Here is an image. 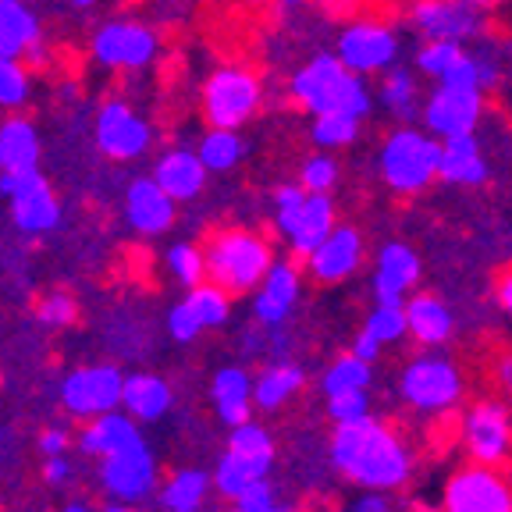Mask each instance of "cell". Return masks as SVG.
<instances>
[{"mask_svg":"<svg viewBox=\"0 0 512 512\" xmlns=\"http://www.w3.org/2000/svg\"><path fill=\"white\" fill-rule=\"evenodd\" d=\"M335 466L367 491H392L409 480V452L384 424L363 416L352 424H338L331 438Z\"/></svg>","mask_w":512,"mask_h":512,"instance_id":"6da1fadb","label":"cell"},{"mask_svg":"<svg viewBox=\"0 0 512 512\" xmlns=\"http://www.w3.org/2000/svg\"><path fill=\"white\" fill-rule=\"evenodd\" d=\"M292 96L296 104L317 118V114H356V118H367L374 100H370V89L363 82L360 72H352L349 64L338 54H320L310 64H303L296 75H292Z\"/></svg>","mask_w":512,"mask_h":512,"instance_id":"7a4b0ae2","label":"cell"},{"mask_svg":"<svg viewBox=\"0 0 512 512\" xmlns=\"http://www.w3.org/2000/svg\"><path fill=\"white\" fill-rule=\"evenodd\" d=\"M203 253H207V278L214 285H221L224 292H232V296L253 292L274 264L271 246H267L264 235L242 232V228L217 232Z\"/></svg>","mask_w":512,"mask_h":512,"instance_id":"3957f363","label":"cell"},{"mask_svg":"<svg viewBox=\"0 0 512 512\" xmlns=\"http://www.w3.org/2000/svg\"><path fill=\"white\" fill-rule=\"evenodd\" d=\"M441 143L431 132L399 128L381 146V178L395 192H420L431 178H438Z\"/></svg>","mask_w":512,"mask_h":512,"instance_id":"277c9868","label":"cell"},{"mask_svg":"<svg viewBox=\"0 0 512 512\" xmlns=\"http://www.w3.org/2000/svg\"><path fill=\"white\" fill-rule=\"evenodd\" d=\"M260 79L249 68H217L207 82H203V114L214 128H239L260 107Z\"/></svg>","mask_w":512,"mask_h":512,"instance_id":"5b68a950","label":"cell"},{"mask_svg":"<svg viewBox=\"0 0 512 512\" xmlns=\"http://www.w3.org/2000/svg\"><path fill=\"white\" fill-rule=\"evenodd\" d=\"M100 480L104 491L114 502H143L157 484V459L146 448V441H132V445L118 448L100 463Z\"/></svg>","mask_w":512,"mask_h":512,"instance_id":"8992f818","label":"cell"},{"mask_svg":"<svg viewBox=\"0 0 512 512\" xmlns=\"http://www.w3.org/2000/svg\"><path fill=\"white\" fill-rule=\"evenodd\" d=\"M459 392H463V381H459V370L448 360L420 356L402 374V395L420 413H438V409L456 406Z\"/></svg>","mask_w":512,"mask_h":512,"instance_id":"52a82bcc","label":"cell"},{"mask_svg":"<svg viewBox=\"0 0 512 512\" xmlns=\"http://www.w3.org/2000/svg\"><path fill=\"white\" fill-rule=\"evenodd\" d=\"M445 512H512V488L495 466H466L448 480Z\"/></svg>","mask_w":512,"mask_h":512,"instance_id":"ba28073f","label":"cell"},{"mask_svg":"<svg viewBox=\"0 0 512 512\" xmlns=\"http://www.w3.org/2000/svg\"><path fill=\"white\" fill-rule=\"evenodd\" d=\"M93 54L107 68H146L157 57V32L139 22H107L96 29Z\"/></svg>","mask_w":512,"mask_h":512,"instance_id":"9c48e42d","label":"cell"},{"mask_svg":"<svg viewBox=\"0 0 512 512\" xmlns=\"http://www.w3.org/2000/svg\"><path fill=\"white\" fill-rule=\"evenodd\" d=\"M121 392H125V377L114 367H82L75 370L61 388V402L72 416H100L121 406Z\"/></svg>","mask_w":512,"mask_h":512,"instance_id":"30bf717a","label":"cell"},{"mask_svg":"<svg viewBox=\"0 0 512 512\" xmlns=\"http://www.w3.org/2000/svg\"><path fill=\"white\" fill-rule=\"evenodd\" d=\"M409 22L427 40L466 43L480 32V11L473 0H416Z\"/></svg>","mask_w":512,"mask_h":512,"instance_id":"8fae6325","label":"cell"},{"mask_svg":"<svg viewBox=\"0 0 512 512\" xmlns=\"http://www.w3.org/2000/svg\"><path fill=\"white\" fill-rule=\"evenodd\" d=\"M463 441L470 448L473 463H505L512 456V416L498 402H484V406L470 409L463 424Z\"/></svg>","mask_w":512,"mask_h":512,"instance_id":"7c38bea8","label":"cell"},{"mask_svg":"<svg viewBox=\"0 0 512 512\" xmlns=\"http://www.w3.org/2000/svg\"><path fill=\"white\" fill-rule=\"evenodd\" d=\"M480 114H484V96H480V89L438 86L431 93V100L424 104V125L431 136L448 139V136L473 132Z\"/></svg>","mask_w":512,"mask_h":512,"instance_id":"4fadbf2b","label":"cell"},{"mask_svg":"<svg viewBox=\"0 0 512 512\" xmlns=\"http://www.w3.org/2000/svg\"><path fill=\"white\" fill-rule=\"evenodd\" d=\"M150 125L139 118L136 111L121 100L100 107V118H96V146L114 160H132L139 153L150 150Z\"/></svg>","mask_w":512,"mask_h":512,"instance_id":"5bb4252c","label":"cell"},{"mask_svg":"<svg viewBox=\"0 0 512 512\" xmlns=\"http://www.w3.org/2000/svg\"><path fill=\"white\" fill-rule=\"evenodd\" d=\"M338 57L360 75L384 72V68L395 64V57H399V40H395V32L381 22L349 25V29L342 32V40H338Z\"/></svg>","mask_w":512,"mask_h":512,"instance_id":"9a60e30c","label":"cell"},{"mask_svg":"<svg viewBox=\"0 0 512 512\" xmlns=\"http://www.w3.org/2000/svg\"><path fill=\"white\" fill-rule=\"evenodd\" d=\"M175 196L157 178H136L128 185L125 214L139 235H164L175 224Z\"/></svg>","mask_w":512,"mask_h":512,"instance_id":"2e32d148","label":"cell"},{"mask_svg":"<svg viewBox=\"0 0 512 512\" xmlns=\"http://www.w3.org/2000/svg\"><path fill=\"white\" fill-rule=\"evenodd\" d=\"M420 278V260L409 246L402 242H388L377 256V271H374V296L377 303H395L402 306V296L416 285Z\"/></svg>","mask_w":512,"mask_h":512,"instance_id":"e0dca14e","label":"cell"},{"mask_svg":"<svg viewBox=\"0 0 512 512\" xmlns=\"http://www.w3.org/2000/svg\"><path fill=\"white\" fill-rule=\"evenodd\" d=\"M296 299H299V271L292 264H285V260L271 264V271L260 281V292L253 299V317L264 328H278L281 320H288Z\"/></svg>","mask_w":512,"mask_h":512,"instance_id":"ac0fdd59","label":"cell"},{"mask_svg":"<svg viewBox=\"0 0 512 512\" xmlns=\"http://www.w3.org/2000/svg\"><path fill=\"white\" fill-rule=\"evenodd\" d=\"M331 232H335V203L328 200V192H306L299 214L292 217V224H288L281 235H288L296 256L310 260V253L328 239Z\"/></svg>","mask_w":512,"mask_h":512,"instance_id":"d6986e66","label":"cell"},{"mask_svg":"<svg viewBox=\"0 0 512 512\" xmlns=\"http://www.w3.org/2000/svg\"><path fill=\"white\" fill-rule=\"evenodd\" d=\"M363 242L352 228H335L328 239L320 242L310 253V274L324 285H335V281L349 278L356 267H360Z\"/></svg>","mask_w":512,"mask_h":512,"instance_id":"ffe728a7","label":"cell"},{"mask_svg":"<svg viewBox=\"0 0 512 512\" xmlns=\"http://www.w3.org/2000/svg\"><path fill=\"white\" fill-rule=\"evenodd\" d=\"M438 178L456 185H480L488 178V160L480 153V139L473 132L441 139V164Z\"/></svg>","mask_w":512,"mask_h":512,"instance_id":"44dd1931","label":"cell"},{"mask_svg":"<svg viewBox=\"0 0 512 512\" xmlns=\"http://www.w3.org/2000/svg\"><path fill=\"white\" fill-rule=\"evenodd\" d=\"M153 178H157L178 203L196 200L203 192V185H207V164L200 160V153H192V150H168L157 160Z\"/></svg>","mask_w":512,"mask_h":512,"instance_id":"7402d4cb","label":"cell"},{"mask_svg":"<svg viewBox=\"0 0 512 512\" xmlns=\"http://www.w3.org/2000/svg\"><path fill=\"white\" fill-rule=\"evenodd\" d=\"M132 441H139L136 416L111 409V413L93 416V424H89L86 431H82L79 448L86 452V456L104 459V456H111V452H118V448L132 445Z\"/></svg>","mask_w":512,"mask_h":512,"instance_id":"603a6c76","label":"cell"},{"mask_svg":"<svg viewBox=\"0 0 512 512\" xmlns=\"http://www.w3.org/2000/svg\"><path fill=\"white\" fill-rule=\"evenodd\" d=\"M11 214H15V224L22 232L36 235V232H54L61 224V207H57V196L50 192L47 178L36 182L32 189L18 192L11 200Z\"/></svg>","mask_w":512,"mask_h":512,"instance_id":"cb8c5ba5","label":"cell"},{"mask_svg":"<svg viewBox=\"0 0 512 512\" xmlns=\"http://www.w3.org/2000/svg\"><path fill=\"white\" fill-rule=\"evenodd\" d=\"M214 406L228 427H239L253 413V381L242 367H228L214 377Z\"/></svg>","mask_w":512,"mask_h":512,"instance_id":"d4e9b609","label":"cell"},{"mask_svg":"<svg viewBox=\"0 0 512 512\" xmlns=\"http://www.w3.org/2000/svg\"><path fill=\"white\" fill-rule=\"evenodd\" d=\"M40 22L22 0H0V57H22L36 50Z\"/></svg>","mask_w":512,"mask_h":512,"instance_id":"484cf974","label":"cell"},{"mask_svg":"<svg viewBox=\"0 0 512 512\" xmlns=\"http://www.w3.org/2000/svg\"><path fill=\"white\" fill-rule=\"evenodd\" d=\"M121 406L136 420H160L171 406V388L168 381H160L153 374H132L125 377V392H121Z\"/></svg>","mask_w":512,"mask_h":512,"instance_id":"4316f807","label":"cell"},{"mask_svg":"<svg viewBox=\"0 0 512 512\" xmlns=\"http://www.w3.org/2000/svg\"><path fill=\"white\" fill-rule=\"evenodd\" d=\"M40 164V136L25 118L0 125V171H22Z\"/></svg>","mask_w":512,"mask_h":512,"instance_id":"83f0119b","label":"cell"},{"mask_svg":"<svg viewBox=\"0 0 512 512\" xmlns=\"http://www.w3.org/2000/svg\"><path fill=\"white\" fill-rule=\"evenodd\" d=\"M406 320H409V335L420 345H441L452 335V313L441 299L434 296H416L406 303Z\"/></svg>","mask_w":512,"mask_h":512,"instance_id":"f1b7e54d","label":"cell"},{"mask_svg":"<svg viewBox=\"0 0 512 512\" xmlns=\"http://www.w3.org/2000/svg\"><path fill=\"white\" fill-rule=\"evenodd\" d=\"M303 388V370L292 363H271L264 374L256 377L253 384V402L267 413H274L278 406H285L292 395Z\"/></svg>","mask_w":512,"mask_h":512,"instance_id":"f546056e","label":"cell"},{"mask_svg":"<svg viewBox=\"0 0 512 512\" xmlns=\"http://www.w3.org/2000/svg\"><path fill=\"white\" fill-rule=\"evenodd\" d=\"M271 463H256L249 456H239V452H224L221 463H217V473H214V488L221 491L224 498H239L246 488H253L256 480H264Z\"/></svg>","mask_w":512,"mask_h":512,"instance_id":"4dcf8cb0","label":"cell"},{"mask_svg":"<svg viewBox=\"0 0 512 512\" xmlns=\"http://www.w3.org/2000/svg\"><path fill=\"white\" fill-rule=\"evenodd\" d=\"M207 488H210V477L203 470H178L164 484V491H160V505L168 512H200Z\"/></svg>","mask_w":512,"mask_h":512,"instance_id":"1f68e13d","label":"cell"},{"mask_svg":"<svg viewBox=\"0 0 512 512\" xmlns=\"http://www.w3.org/2000/svg\"><path fill=\"white\" fill-rule=\"evenodd\" d=\"M377 93H381L384 111H392L399 121H413L416 114H424L420 111V104H416V82L406 68H392V72L384 75V82H381Z\"/></svg>","mask_w":512,"mask_h":512,"instance_id":"d6a6232c","label":"cell"},{"mask_svg":"<svg viewBox=\"0 0 512 512\" xmlns=\"http://www.w3.org/2000/svg\"><path fill=\"white\" fill-rule=\"evenodd\" d=\"M200 160L207 164V171H232L242 160V139L235 136V128H214L200 139L196 146Z\"/></svg>","mask_w":512,"mask_h":512,"instance_id":"836d02e7","label":"cell"},{"mask_svg":"<svg viewBox=\"0 0 512 512\" xmlns=\"http://www.w3.org/2000/svg\"><path fill=\"white\" fill-rule=\"evenodd\" d=\"M367 384H370V363L360 360L356 352H349V356L335 360L328 367V374H324V392H328V395H338V392H367Z\"/></svg>","mask_w":512,"mask_h":512,"instance_id":"e575fe53","label":"cell"},{"mask_svg":"<svg viewBox=\"0 0 512 512\" xmlns=\"http://www.w3.org/2000/svg\"><path fill=\"white\" fill-rule=\"evenodd\" d=\"M360 132V118L356 114H345V111H335V114H317L310 128V139L317 146H328V150H338V146H349Z\"/></svg>","mask_w":512,"mask_h":512,"instance_id":"d590c367","label":"cell"},{"mask_svg":"<svg viewBox=\"0 0 512 512\" xmlns=\"http://www.w3.org/2000/svg\"><path fill=\"white\" fill-rule=\"evenodd\" d=\"M189 306L196 310V317L203 320V328H221L224 320H228V313H232L228 292H224L221 285H214V281L189 288Z\"/></svg>","mask_w":512,"mask_h":512,"instance_id":"8d00e7d4","label":"cell"},{"mask_svg":"<svg viewBox=\"0 0 512 512\" xmlns=\"http://www.w3.org/2000/svg\"><path fill=\"white\" fill-rule=\"evenodd\" d=\"M168 271L175 274L185 288L203 285V278H207V253L189 246V242H175V246L168 249Z\"/></svg>","mask_w":512,"mask_h":512,"instance_id":"74e56055","label":"cell"},{"mask_svg":"<svg viewBox=\"0 0 512 512\" xmlns=\"http://www.w3.org/2000/svg\"><path fill=\"white\" fill-rule=\"evenodd\" d=\"M228 448H232V452H239V456L256 459V463H271V459H274L271 434H267L260 424H253V420H246V424L232 427V438H228Z\"/></svg>","mask_w":512,"mask_h":512,"instance_id":"f35d334b","label":"cell"},{"mask_svg":"<svg viewBox=\"0 0 512 512\" xmlns=\"http://www.w3.org/2000/svg\"><path fill=\"white\" fill-rule=\"evenodd\" d=\"M463 57V43L456 40H427V47L416 54V68L424 75H434V79H441V75L452 68V64Z\"/></svg>","mask_w":512,"mask_h":512,"instance_id":"ab89813d","label":"cell"},{"mask_svg":"<svg viewBox=\"0 0 512 512\" xmlns=\"http://www.w3.org/2000/svg\"><path fill=\"white\" fill-rule=\"evenodd\" d=\"M367 328L381 338L384 345L388 342H399L402 335L409 331V320H406V306H395V303H377L374 313L367 317Z\"/></svg>","mask_w":512,"mask_h":512,"instance_id":"60d3db41","label":"cell"},{"mask_svg":"<svg viewBox=\"0 0 512 512\" xmlns=\"http://www.w3.org/2000/svg\"><path fill=\"white\" fill-rule=\"evenodd\" d=\"M29 96V72L18 57H0V107H22Z\"/></svg>","mask_w":512,"mask_h":512,"instance_id":"b9f144b4","label":"cell"},{"mask_svg":"<svg viewBox=\"0 0 512 512\" xmlns=\"http://www.w3.org/2000/svg\"><path fill=\"white\" fill-rule=\"evenodd\" d=\"M36 317L47 324V328H68L75 317H79V306L68 292H47L36 306Z\"/></svg>","mask_w":512,"mask_h":512,"instance_id":"7bdbcfd3","label":"cell"},{"mask_svg":"<svg viewBox=\"0 0 512 512\" xmlns=\"http://www.w3.org/2000/svg\"><path fill=\"white\" fill-rule=\"evenodd\" d=\"M441 86H452V89H480L484 93V79H480V57L477 54H466L459 57L445 75H441Z\"/></svg>","mask_w":512,"mask_h":512,"instance_id":"ee69618b","label":"cell"},{"mask_svg":"<svg viewBox=\"0 0 512 512\" xmlns=\"http://www.w3.org/2000/svg\"><path fill=\"white\" fill-rule=\"evenodd\" d=\"M335 182H338V164L328 153H313L303 164V185L310 192H328Z\"/></svg>","mask_w":512,"mask_h":512,"instance_id":"f6af8a7d","label":"cell"},{"mask_svg":"<svg viewBox=\"0 0 512 512\" xmlns=\"http://www.w3.org/2000/svg\"><path fill=\"white\" fill-rule=\"evenodd\" d=\"M328 413L335 424H352L367 416V392H338L328 395Z\"/></svg>","mask_w":512,"mask_h":512,"instance_id":"bcb514c9","label":"cell"},{"mask_svg":"<svg viewBox=\"0 0 512 512\" xmlns=\"http://www.w3.org/2000/svg\"><path fill=\"white\" fill-rule=\"evenodd\" d=\"M306 185L299 182V185H281L278 192H274V221H278V228L285 232L288 224H292V217L299 214V207H303V200H306Z\"/></svg>","mask_w":512,"mask_h":512,"instance_id":"7dc6e473","label":"cell"},{"mask_svg":"<svg viewBox=\"0 0 512 512\" xmlns=\"http://www.w3.org/2000/svg\"><path fill=\"white\" fill-rule=\"evenodd\" d=\"M168 331H171V338H175V342H192V338L203 331V320L196 317V310L189 306V299H185V303H178V306H171Z\"/></svg>","mask_w":512,"mask_h":512,"instance_id":"c3c4849f","label":"cell"},{"mask_svg":"<svg viewBox=\"0 0 512 512\" xmlns=\"http://www.w3.org/2000/svg\"><path fill=\"white\" fill-rule=\"evenodd\" d=\"M235 509L239 512H271L274 509V491L267 488V480H256L253 488H246L235 498Z\"/></svg>","mask_w":512,"mask_h":512,"instance_id":"681fc988","label":"cell"},{"mask_svg":"<svg viewBox=\"0 0 512 512\" xmlns=\"http://www.w3.org/2000/svg\"><path fill=\"white\" fill-rule=\"evenodd\" d=\"M381 338L374 335V331L370 328H363L360 335H356V342H352V352H356V356H360V360H367V363H374L377 356H381Z\"/></svg>","mask_w":512,"mask_h":512,"instance_id":"f907efd6","label":"cell"},{"mask_svg":"<svg viewBox=\"0 0 512 512\" xmlns=\"http://www.w3.org/2000/svg\"><path fill=\"white\" fill-rule=\"evenodd\" d=\"M43 477L50 480V484H64V480L72 477V463L64 456H50L47 459V470H43Z\"/></svg>","mask_w":512,"mask_h":512,"instance_id":"816d5d0a","label":"cell"},{"mask_svg":"<svg viewBox=\"0 0 512 512\" xmlns=\"http://www.w3.org/2000/svg\"><path fill=\"white\" fill-rule=\"evenodd\" d=\"M64 448H68V434H64V431H47L40 438V452L47 459L50 456H64Z\"/></svg>","mask_w":512,"mask_h":512,"instance_id":"f5cc1de1","label":"cell"},{"mask_svg":"<svg viewBox=\"0 0 512 512\" xmlns=\"http://www.w3.org/2000/svg\"><path fill=\"white\" fill-rule=\"evenodd\" d=\"M352 512H392V505H388V498L384 495H363Z\"/></svg>","mask_w":512,"mask_h":512,"instance_id":"db71d44e","label":"cell"},{"mask_svg":"<svg viewBox=\"0 0 512 512\" xmlns=\"http://www.w3.org/2000/svg\"><path fill=\"white\" fill-rule=\"evenodd\" d=\"M498 303H502V310L512 317V271H505L502 278H498Z\"/></svg>","mask_w":512,"mask_h":512,"instance_id":"11a10c76","label":"cell"},{"mask_svg":"<svg viewBox=\"0 0 512 512\" xmlns=\"http://www.w3.org/2000/svg\"><path fill=\"white\" fill-rule=\"evenodd\" d=\"M498 381H502L505 388H512V356H505V360L498 363Z\"/></svg>","mask_w":512,"mask_h":512,"instance_id":"9f6ffc18","label":"cell"},{"mask_svg":"<svg viewBox=\"0 0 512 512\" xmlns=\"http://www.w3.org/2000/svg\"><path fill=\"white\" fill-rule=\"evenodd\" d=\"M104 512H143V509L136 502H118V505H107Z\"/></svg>","mask_w":512,"mask_h":512,"instance_id":"6f0895ef","label":"cell"},{"mask_svg":"<svg viewBox=\"0 0 512 512\" xmlns=\"http://www.w3.org/2000/svg\"><path fill=\"white\" fill-rule=\"evenodd\" d=\"M61 512H93L89 505H68V509H61Z\"/></svg>","mask_w":512,"mask_h":512,"instance_id":"680465c9","label":"cell"},{"mask_svg":"<svg viewBox=\"0 0 512 512\" xmlns=\"http://www.w3.org/2000/svg\"><path fill=\"white\" fill-rule=\"evenodd\" d=\"M72 4H75V8H93L96 0H72Z\"/></svg>","mask_w":512,"mask_h":512,"instance_id":"91938a15","label":"cell"},{"mask_svg":"<svg viewBox=\"0 0 512 512\" xmlns=\"http://www.w3.org/2000/svg\"><path fill=\"white\" fill-rule=\"evenodd\" d=\"M473 4H477V8H488V4H495V0H473Z\"/></svg>","mask_w":512,"mask_h":512,"instance_id":"94428289","label":"cell"},{"mask_svg":"<svg viewBox=\"0 0 512 512\" xmlns=\"http://www.w3.org/2000/svg\"><path fill=\"white\" fill-rule=\"evenodd\" d=\"M505 57H509V64H512V43H509V50H505Z\"/></svg>","mask_w":512,"mask_h":512,"instance_id":"6125c7cd","label":"cell"},{"mask_svg":"<svg viewBox=\"0 0 512 512\" xmlns=\"http://www.w3.org/2000/svg\"><path fill=\"white\" fill-rule=\"evenodd\" d=\"M278 4H299V0H278Z\"/></svg>","mask_w":512,"mask_h":512,"instance_id":"be15d7a7","label":"cell"},{"mask_svg":"<svg viewBox=\"0 0 512 512\" xmlns=\"http://www.w3.org/2000/svg\"><path fill=\"white\" fill-rule=\"evenodd\" d=\"M214 512H239V509H214Z\"/></svg>","mask_w":512,"mask_h":512,"instance_id":"e7e4bbea","label":"cell"},{"mask_svg":"<svg viewBox=\"0 0 512 512\" xmlns=\"http://www.w3.org/2000/svg\"><path fill=\"white\" fill-rule=\"evenodd\" d=\"M271 512H288V509H278V505H274V509Z\"/></svg>","mask_w":512,"mask_h":512,"instance_id":"03108f58","label":"cell"}]
</instances>
